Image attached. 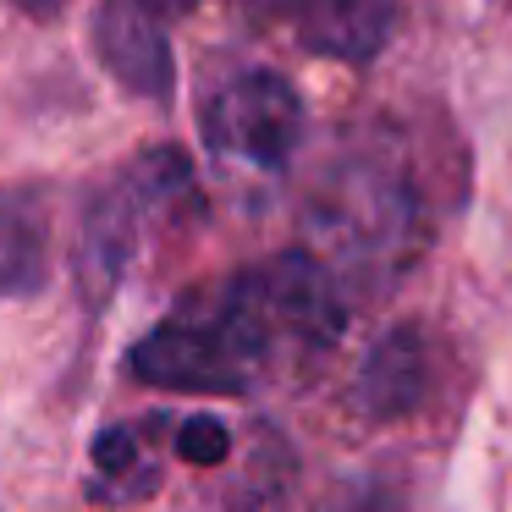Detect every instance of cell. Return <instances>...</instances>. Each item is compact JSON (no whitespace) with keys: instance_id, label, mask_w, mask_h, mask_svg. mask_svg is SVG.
Segmentation results:
<instances>
[{"instance_id":"cell-1","label":"cell","mask_w":512,"mask_h":512,"mask_svg":"<svg viewBox=\"0 0 512 512\" xmlns=\"http://www.w3.org/2000/svg\"><path fill=\"white\" fill-rule=\"evenodd\" d=\"M342 292L314 254H276L237 276L188 292L144 342L127 369L155 391L243 397L281 364H298L342 336Z\"/></svg>"},{"instance_id":"cell-2","label":"cell","mask_w":512,"mask_h":512,"mask_svg":"<svg viewBox=\"0 0 512 512\" xmlns=\"http://www.w3.org/2000/svg\"><path fill=\"white\" fill-rule=\"evenodd\" d=\"M188 210H199V182H193V166L182 149H149V155L127 160L83 210V232H78L83 298L89 303L111 298L127 265L144 254V243H155Z\"/></svg>"},{"instance_id":"cell-3","label":"cell","mask_w":512,"mask_h":512,"mask_svg":"<svg viewBox=\"0 0 512 512\" xmlns=\"http://www.w3.org/2000/svg\"><path fill=\"white\" fill-rule=\"evenodd\" d=\"M199 127L210 155L248 171H281L303 138V100L281 72L243 67L204 94Z\"/></svg>"},{"instance_id":"cell-4","label":"cell","mask_w":512,"mask_h":512,"mask_svg":"<svg viewBox=\"0 0 512 512\" xmlns=\"http://www.w3.org/2000/svg\"><path fill=\"white\" fill-rule=\"evenodd\" d=\"M199 0H100L94 17V50L105 72L138 100H166L177 83L171 61V28Z\"/></svg>"},{"instance_id":"cell-5","label":"cell","mask_w":512,"mask_h":512,"mask_svg":"<svg viewBox=\"0 0 512 512\" xmlns=\"http://www.w3.org/2000/svg\"><path fill=\"white\" fill-rule=\"evenodd\" d=\"M281 12L314 56L369 61L391 39L397 0H281Z\"/></svg>"},{"instance_id":"cell-6","label":"cell","mask_w":512,"mask_h":512,"mask_svg":"<svg viewBox=\"0 0 512 512\" xmlns=\"http://www.w3.org/2000/svg\"><path fill=\"white\" fill-rule=\"evenodd\" d=\"M50 281V210L39 188H0V298H34Z\"/></svg>"},{"instance_id":"cell-7","label":"cell","mask_w":512,"mask_h":512,"mask_svg":"<svg viewBox=\"0 0 512 512\" xmlns=\"http://www.w3.org/2000/svg\"><path fill=\"white\" fill-rule=\"evenodd\" d=\"M149 485H155V463H149V446L133 424H111L94 435V496L127 501L144 496Z\"/></svg>"},{"instance_id":"cell-8","label":"cell","mask_w":512,"mask_h":512,"mask_svg":"<svg viewBox=\"0 0 512 512\" xmlns=\"http://www.w3.org/2000/svg\"><path fill=\"white\" fill-rule=\"evenodd\" d=\"M177 452L193 457V463H221V457L232 452V435H226L221 419H193V424H182Z\"/></svg>"},{"instance_id":"cell-9","label":"cell","mask_w":512,"mask_h":512,"mask_svg":"<svg viewBox=\"0 0 512 512\" xmlns=\"http://www.w3.org/2000/svg\"><path fill=\"white\" fill-rule=\"evenodd\" d=\"M17 6H23L28 17H56L61 6H67V0H17Z\"/></svg>"}]
</instances>
